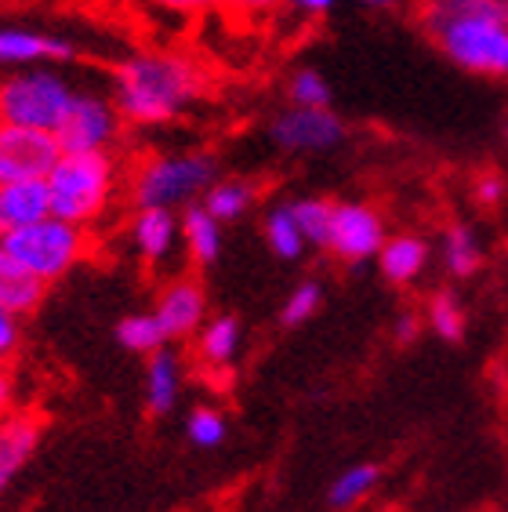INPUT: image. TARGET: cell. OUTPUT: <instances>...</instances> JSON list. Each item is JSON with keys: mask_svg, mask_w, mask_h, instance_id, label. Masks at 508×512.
<instances>
[{"mask_svg": "<svg viewBox=\"0 0 508 512\" xmlns=\"http://www.w3.org/2000/svg\"><path fill=\"white\" fill-rule=\"evenodd\" d=\"M418 26L461 73L508 80V0H425Z\"/></svg>", "mask_w": 508, "mask_h": 512, "instance_id": "1", "label": "cell"}, {"mask_svg": "<svg viewBox=\"0 0 508 512\" xmlns=\"http://www.w3.org/2000/svg\"><path fill=\"white\" fill-rule=\"evenodd\" d=\"M204 77L200 69L175 51H142L117 66L113 102L120 106L127 124L157 128L182 117L200 99Z\"/></svg>", "mask_w": 508, "mask_h": 512, "instance_id": "2", "label": "cell"}, {"mask_svg": "<svg viewBox=\"0 0 508 512\" xmlns=\"http://www.w3.org/2000/svg\"><path fill=\"white\" fill-rule=\"evenodd\" d=\"M120 168L113 153H62L59 164L48 175L51 215L77 222V226H95L106 215L109 200L117 193Z\"/></svg>", "mask_w": 508, "mask_h": 512, "instance_id": "3", "label": "cell"}, {"mask_svg": "<svg viewBox=\"0 0 508 512\" xmlns=\"http://www.w3.org/2000/svg\"><path fill=\"white\" fill-rule=\"evenodd\" d=\"M218 182V160L204 149L186 153H157L146 157L131 175V204L135 207H189Z\"/></svg>", "mask_w": 508, "mask_h": 512, "instance_id": "4", "label": "cell"}, {"mask_svg": "<svg viewBox=\"0 0 508 512\" xmlns=\"http://www.w3.org/2000/svg\"><path fill=\"white\" fill-rule=\"evenodd\" d=\"M73 99H77V88L62 77L59 69L30 66L0 80L4 124H19V128L59 131Z\"/></svg>", "mask_w": 508, "mask_h": 512, "instance_id": "5", "label": "cell"}, {"mask_svg": "<svg viewBox=\"0 0 508 512\" xmlns=\"http://www.w3.org/2000/svg\"><path fill=\"white\" fill-rule=\"evenodd\" d=\"M0 244L8 247L37 280L55 284L88 255V229L77 226V222H66L59 215H48L40 222L15 229L8 237H0Z\"/></svg>", "mask_w": 508, "mask_h": 512, "instance_id": "6", "label": "cell"}, {"mask_svg": "<svg viewBox=\"0 0 508 512\" xmlns=\"http://www.w3.org/2000/svg\"><path fill=\"white\" fill-rule=\"evenodd\" d=\"M269 138L294 157L331 153L345 142V120L331 106H291L269 124Z\"/></svg>", "mask_w": 508, "mask_h": 512, "instance_id": "7", "label": "cell"}, {"mask_svg": "<svg viewBox=\"0 0 508 512\" xmlns=\"http://www.w3.org/2000/svg\"><path fill=\"white\" fill-rule=\"evenodd\" d=\"M120 128H124V113L117 102L91 95V91H77L55 135L62 142V153H102L117 146Z\"/></svg>", "mask_w": 508, "mask_h": 512, "instance_id": "8", "label": "cell"}, {"mask_svg": "<svg viewBox=\"0 0 508 512\" xmlns=\"http://www.w3.org/2000/svg\"><path fill=\"white\" fill-rule=\"evenodd\" d=\"M62 157V142L55 131L19 128L4 124L0 128V182H30L48 178L51 168Z\"/></svg>", "mask_w": 508, "mask_h": 512, "instance_id": "9", "label": "cell"}, {"mask_svg": "<svg viewBox=\"0 0 508 512\" xmlns=\"http://www.w3.org/2000/svg\"><path fill=\"white\" fill-rule=\"evenodd\" d=\"M389 233H385V218L378 207L363 204V200H342L334 204V222H331V251L334 258H342L349 266L371 262L385 247Z\"/></svg>", "mask_w": 508, "mask_h": 512, "instance_id": "10", "label": "cell"}, {"mask_svg": "<svg viewBox=\"0 0 508 512\" xmlns=\"http://www.w3.org/2000/svg\"><path fill=\"white\" fill-rule=\"evenodd\" d=\"M157 320L164 327L167 342L193 338L207 324V295L196 280H171L157 298Z\"/></svg>", "mask_w": 508, "mask_h": 512, "instance_id": "11", "label": "cell"}, {"mask_svg": "<svg viewBox=\"0 0 508 512\" xmlns=\"http://www.w3.org/2000/svg\"><path fill=\"white\" fill-rule=\"evenodd\" d=\"M51 215L48 178H30V182H0V237L15 229L40 222Z\"/></svg>", "mask_w": 508, "mask_h": 512, "instance_id": "12", "label": "cell"}, {"mask_svg": "<svg viewBox=\"0 0 508 512\" xmlns=\"http://www.w3.org/2000/svg\"><path fill=\"white\" fill-rule=\"evenodd\" d=\"M182 237V218L171 207H135L131 218V244L146 262H164Z\"/></svg>", "mask_w": 508, "mask_h": 512, "instance_id": "13", "label": "cell"}, {"mask_svg": "<svg viewBox=\"0 0 508 512\" xmlns=\"http://www.w3.org/2000/svg\"><path fill=\"white\" fill-rule=\"evenodd\" d=\"M77 55L62 37L37 30H0V66H37V62H69Z\"/></svg>", "mask_w": 508, "mask_h": 512, "instance_id": "14", "label": "cell"}, {"mask_svg": "<svg viewBox=\"0 0 508 512\" xmlns=\"http://www.w3.org/2000/svg\"><path fill=\"white\" fill-rule=\"evenodd\" d=\"M40 444V418L33 414H4L0 418V494L19 469L33 458Z\"/></svg>", "mask_w": 508, "mask_h": 512, "instance_id": "15", "label": "cell"}, {"mask_svg": "<svg viewBox=\"0 0 508 512\" xmlns=\"http://www.w3.org/2000/svg\"><path fill=\"white\" fill-rule=\"evenodd\" d=\"M429 258H432L429 240L418 237V233H396V237L385 240V247L378 251V269L389 284L407 287L429 269Z\"/></svg>", "mask_w": 508, "mask_h": 512, "instance_id": "16", "label": "cell"}, {"mask_svg": "<svg viewBox=\"0 0 508 512\" xmlns=\"http://www.w3.org/2000/svg\"><path fill=\"white\" fill-rule=\"evenodd\" d=\"M44 291H48V284L37 280L8 247L0 244V306L15 316H30L44 302Z\"/></svg>", "mask_w": 508, "mask_h": 512, "instance_id": "17", "label": "cell"}, {"mask_svg": "<svg viewBox=\"0 0 508 512\" xmlns=\"http://www.w3.org/2000/svg\"><path fill=\"white\" fill-rule=\"evenodd\" d=\"M222 226L225 222H218L204 204H189L182 211V240L196 266H211L222 255Z\"/></svg>", "mask_w": 508, "mask_h": 512, "instance_id": "18", "label": "cell"}, {"mask_svg": "<svg viewBox=\"0 0 508 512\" xmlns=\"http://www.w3.org/2000/svg\"><path fill=\"white\" fill-rule=\"evenodd\" d=\"M182 389V364L171 349H157L146 367V404L153 414H171Z\"/></svg>", "mask_w": 508, "mask_h": 512, "instance_id": "19", "label": "cell"}, {"mask_svg": "<svg viewBox=\"0 0 508 512\" xmlns=\"http://www.w3.org/2000/svg\"><path fill=\"white\" fill-rule=\"evenodd\" d=\"M443 266L454 280H469L483 266V244H479L476 229L465 226V222H450L443 229V244H440Z\"/></svg>", "mask_w": 508, "mask_h": 512, "instance_id": "20", "label": "cell"}, {"mask_svg": "<svg viewBox=\"0 0 508 512\" xmlns=\"http://www.w3.org/2000/svg\"><path fill=\"white\" fill-rule=\"evenodd\" d=\"M254 200H258V186H254V182H247V178H218L215 186L200 197V204H204L218 222H236V218H244L247 211H251Z\"/></svg>", "mask_w": 508, "mask_h": 512, "instance_id": "21", "label": "cell"}, {"mask_svg": "<svg viewBox=\"0 0 508 512\" xmlns=\"http://www.w3.org/2000/svg\"><path fill=\"white\" fill-rule=\"evenodd\" d=\"M236 349H240V320L236 316H215L196 331V353L207 367L233 364Z\"/></svg>", "mask_w": 508, "mask_h": 512, "instance_id": "22", "label": "cell"}, {"mask_svg": "<svg viewBox=\"0 0 508 512\" xmlns=\"http://www.w3.org/2000/svg\"><path fill=\"white\" fill-rule=\"evenodd\" d=\"M265 244H269V251H273L276 258H284V262L302 258V251L309 247V240H305V233H302V226H298V218H294L291 204L269 207V215H265Z\"/></svg>", "mask_w": 508, "mask_h": 512, "instance_id": "23", "label": "cell"}, {"mask_svg": "<svg viewBox=\"0 0 508 512\" xmlns=\"http://www.w3.org/2000/svg\"><path fill=\"white\" fill-rule=\"evenodd\" d=\"M117 342L124 345L127 353L153 356L157 349H164L167 335L164 327H160L157 313H135V316H124L117 324Z\"/></svg>", "mask_w": 508, "mask_h": 512, "instance_id": "24", "label": "cell"}, {"mask_svg": "<svg viewBox=\"0 0 508 512\" xmlns=\"http://www.w3.org/2000/svg\"><path fill=\"white\" fill-rule=\"evenodd\" d=\"M425 324L443 338V342H461L465 338V306L458 302L454 291H432L429 306H425Z\"/></svg>", "mask_w": 508, "mask_h": 512, "instance_id": "25", "label": "cell"}, {"mask_svg": "<svg viewBox=\"0 0 508 512\" xmlns=\"http://www.w3.org/2000/svg\"><path fill=\"white\" fill-rule=\"evenodd\" d=\"M378 480H381L378 465H356V469H345V473L331 483L327 502H331V509H338V512L352 509V505H360L363 498L378 487Z\"/></svg>", "mask_w": 508, "mask_h": 512, "instance_id": "26", "label": "cell"}, {"mask_svg": "<svg viewBox=\"0 0 508 512\" xmlns=\"http://www.w3.org/2000/svg\"><path fill=\"white\" fill-rule=\"evenodd\" d=\"M291 207H294V218H298V226H302L305 240H309V247H327V244H331L334 200L302 197V200H291Z\"/></svg>", "mask_w": 508, "mask_h": 512, "instance_id": "27", "label": "cell"}, {"mask_svg": "<svg viewBox=\"0 0 508 512\" xmlns=\"http://www.w3.org/2000/svg\"><path fill=\"white\" fill-rule=\"evenodd\" d=\"M287 99L291 106H331V84L320 69H294L291 80H287Z\"/></svg>", "mask_w": 508, "mask_h": 512, "instance_id": "28", "label": "cell"}, {"mask_svg": "<svg viewBox=\"0 0 508 512\" xmlns=\"http://www.w3.org/2000/svg\"><path fill=\"white\" fill-rule=\"evenodd\" d=\"M320 306H323V287L316 280H302L287 295L284 309H280V320H284V327H302L305 320H313L320 313Z\"/></svg>", "mask_w": 508, "mask_h": 512, "instance_id": "29", "label": "cell"}, {"mask_svg": "<svg viewBox=\"0 0 508 512\" xmlns=\"http://www.w3.org/2000/svg\"><path fill=\"white\" fill-rule=\"evenodd\" d=\"M186 433H189V444L193 447H200V451H215V447H222L229 425H225V418L215 411V407H196V411L189 414Z\"/></svg>", "mask_w": 508, "mask_h": 512, "instance_id": "30", "label": "cell"}, {"mask_svg": "<svg viewBox=\"0 0 508 512\" xmlns=\"http://www.w3.org/2000/svg\"><path fill=\"white\" fill-rule=\"evenodd\" d=\"M505 197H508V182L498 171H483V175L472 182V200H476L479 207H487V211L505 204Z\"/></svg>", "mask_w": 508, "mask_h": 512, "instance_id": "31", "label": "cell"}, {"mask_svg": "<svg viewBox=\"0 0 508 512\" xmlns=\"http://www.w3.org/2000/svg\"><path fill=\"white\" fill-rule=\"evenodd\" d=\"M19 320H22V316L8 313V309L0 306V364H8L11 356L19 353V342H22Z\"/></svg>", "mask_w": 508, "mask_h": 512, "instance_id": "32", "label": "cell"}, {"mask_svg": "<svg viewBox=\"0 0 508 512\" xmlns=\"http://www.w3.org/2000/svg\"><path fill=\"white\" fill-rule=\"evenodd\" d=\"M392 335H396V342L400 345L414 342V338L421 335V316L418 313H400V320L392 324Z\"/></svg>", "mask_w": 508, "mask_h": 512, "instance_id": "33", "label": "cell"}, {"mask_svg": "<svg viewBox=\"0 0 508 512\" xmlns=\"http://www.w3.org/2000/svg\"><path fill=\"white\" fill-rule=\"evenodd\" d=\"M298 15H309V19H320V15H331L338 0H287Z\"/></svg>", "mask_w": 508, "mask_h": 512, "instance_id": "34", "label": "cell"}, {"mask_svg": "<svg viewBox=\"0 0 508 512\" xmlns=\"http://www.w3.org/2000/svg\"><path fill=\"white\" fill-rule=\"evenodd\" d=\"M11 400H15V382H11L8 367L0 364V418L11 414Z\"/></svg>", "mask_w": 508, "mask_h": 512, "instance_id": "35", "label": "cell"}, {"mask_svg": "<svg viewBox=\"0 0 508 512\" xmlns=\"http://www.w3.org/2000/svg\"><path fill=\"white\" fill-rule=\"evenodd\" d=\"M164 4L175 11H204V8H218V4H233V0H164Z\"/></svg>", "mask_w": 508, "mask_h": 512, "instance_id": "36", "label": "cell"}, {"mask_svg": "<svg viewBox=\"0 0 508 512\" xmlns=\"http://www.w3.org/2000/svg\"><path fill=\"white\" fill-rule=\"evenodd\" d=\"M236 8H247V11H273V8H280L284 0H233Z\"/></svg>", "mask_w": 508, "mask_h": 512, "instance_id": "37", "label": "cell"}, {"mask_svg": "<svg viewBox=\"0 0 508 512\" xmlns=\"http://www.w3.org/2000/svg\"><path fill=\"white\" fill-rule=\"evenodd\" d=\"M367 8H400V4H407V0H363Z\"/></svg>", "mask_w": 508, "mask_h": 512, "instance_id": "38", "label": "cell"}, {"mask_svg": "<svg viewBox=\"0 0 508 512\" xmlns=\"http://www.w3.org/2000/svg\"><path fill=\"white\" fill-rule=\"evenodd\" d=\"M0 128H4V113H0Z\"/></svg>", "mask_w": 508, "mask_h": 512, "instance_id": "39", "label": "cell"}]
</instances>
